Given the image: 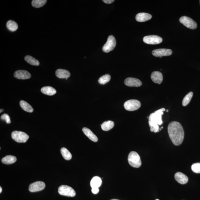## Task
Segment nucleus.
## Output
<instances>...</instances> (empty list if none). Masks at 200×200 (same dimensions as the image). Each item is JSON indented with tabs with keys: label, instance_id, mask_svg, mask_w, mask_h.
<instances>
[{
	"label": "nucleus",
	"instance_id": "nucleus-1",
	"mask_svg": "<svg viewBox=\"0 0 200 200\" xmlns=\"http://www.w3.org/2000/svg\"><path fill=\"white\" fill-rule=\"evenodd\" d=\"M168 133L171 141L176 146L182 143L184 138V132L182 126L179 122L172 121L169 124Z\"/></svg>",
	"mask_w": 200,
	"mask_h": 200
},
{
	"label": "nucleus",
	"instance_id": "nucleus-2",
	"mask_svg": "<svg viewBox=\"0 0 200 200\" xmlns=\"http://www.w3.org/2000/svg\"><path fill=\"white\" fill-rule=\"evenodd\" d=\"M165 111V109L162 108L150 114L149 118V124L151 131L154 133L159 131V125L163 123L162 116L163 115V112Z\"/></svg>",
	"mask_w": 200,
	"mask_h": 200
},
{
	"label": "nucleus",
	"instance_id": "nucleus-3",
	"mask_svg": "<svg viewBox=\"0 0 200 200\" xmlns=\"http://www.w3.org/2000/svg\"><path fill=\"white\" fill-rule=\"evenodd\" d=\"M128 161L129 164L134 168H139L141 166V158L137 152H131L129 154Z\"/></svg>",
	"mask_w": 200,
	"mask_h": 200
},
{
	"label": "nucleus",
	"instance_id": "nucleus-4",
	"mask_svg": "<svg viewBox=\"0 0 200 200\" xmlns=\"http://www.w3.org/2000/svg\"><path fill=\"white\" fill-rule=\"evenodd\" d=\"M12 138L18 143H25L28 141L29 136L24 132L14 131L12 132Z\"/></svg>",
	"mask_w": 200,
	"mask_h": 200
},
{
	"label": "nucleus",
	"instance_id": "nucleus-5",
	"mask_svg": "<svg viewBox=\"0 0 200 200\" xmlns=\"http://www.w3.org/2000/svg\"><path fill=\"white\" fill-rule=\"evenodd\" d=\"M58 191L61 195L68 197H74L76 194V192L73 189L67 185H61L58 188Z\"/></svg>",
	"mask_w": 200,
	"mask_h": 200
},
{
	"label": "nucleus",
	"instance_id": "nucleus-6",
	"mask_svg": "<svg viewBox=\"0 0 200 200\" xmlns=\"http://www.w3.org/2000/svg\"><path fill=\"white\" fill-rule=\"evenodd\" d=\"M116 45V39L114 36L110 35L109 36L106 42L103 46L102 50L103 52L108 53L114 50Z\"/></svg>",
	"mask_w": 200,
	"mask_h": 200
},
{
	"label": "nucleus",
	"instance_id": "nucleus-7",
	"mask_svg": "<svg viewBox=\"0 0 200 200\" xmlns=\"http://www.w3.org/2000/svg\"><path fill=\"white\" fill-rule=\"evenodd\" d=\"M124 106L126 110L132 111L139 109L141 106V103L137 100H130L125 103Z\"/></svg>",
	"mask_w": 200,
	"mask_h": 200
},
{
	"label": "nucleus",
	"instance_id": "nucleus-8",
	"mask_svg": "<svg viewBox=\"0 0 200 200\" xmlns=\"http://www.w3.org/2000/svg\"><path fill=\"white\" fill-rule=\"evenodd\" d=\"M180 22L187 28L194 30L197 28V24L193 20L186 16H183L180 18Z\"/></svg>",
	"mask_w": 200,
	"mask_h": 200
},
{
	"label": "nucleus",
	"instance_id": "nucleus-9",
	"mask_svg": "<svg viewBox=\"0 0 200 200\" xmlns=\"http://www.w3.org/2000/svg\"><path fill=\"white\" fill-rule=\"evenodd\" d=\"M162 38L157 35H149L145 36L143 38V41L146 44L156 45L162 42Z\"/></svg>",
	"mask_w": 200,
	"mask_h": 200
},
{
	"label": "nucleus",
	"instance_id": "nucleus-10",
	"mask_svg": "<svg viewBox=\"0 0 200 200\" xmlns=\"http://www.w3.org/2000/svg\"><path fill=\"white\" fill-rule=\"evenodd\" d=\"M45 187V184L44 182L42 181H37L30 185L29 190L32 192H38L44 190Z\"/></svg>",
	"mask_w": 200,
	"mask_h": 200
},
{
	"label": "nucleus",
	"instance_id": "nucleus-11",
	"mask_svg": "<svg viewBox=\"0 0 200 200\" xmlns=\"http://www.w3.org/2000/svg\"><path fill=\"white\" fill-rule=\"evenodd\" d=\"M172 54V51L171 50L167 49H156L153 51L152 52L153 55L155 57L170 56Z\"/></svg>",
	"mask_w": 200,
	"mask_h": 200
},
{
	"label": "nucleus",
	"instance_id": "nucleus-12",
	"mask_svg": "<svg viewBox=\"0 0 200 200\" xmlns=\"http://www.w3.org/2000/svg\"><path fill=\"white\" fill-rule=\"evenodd\" d=\"M124 83L126 86L130 87H139L142 84L140 80L133 78H126L125 80Z\"/></svg>",
	"mask_w": 200,
	"mask_h": 200
},
{
	"label": "nucleus",
	"instance_id": "nucleus-13",
	"mask_svg": "<svg viewBox=\"0 0 200 200\" xmlns=\"http://www.w3.org/2000/svg\"><path fill=\"white\" fill-rule=\"evenodd\" d=\"M14 77L19 79H28L31 78V74L26 70H18L14 74Z\"/></svg>",
	"mask_w": 200,
	"mask_h": 200
},
{
	"label": "nucleus",
	"instance_id": "nucleus-14",
	"mask_svg": "<svg viewBox=\"0 0 200 200\" xmlns=\"http://www.w3.org/2000/svg\"><path fill=\"white\" fill-rule=\"evenodd\" d=\"M174 178L176 181L181 184H186L188 181V176L181 172L176 173L174 175Z\"/></svg>",
	"mask_w": 200,
	"mask_h": 200
},
{
	"label": "nucleus",
	"instance_id": "nucleus-15",
	"mask_svg": "<svg viewBox=\"0 0 200 200\" xmlns=\"http://www.w3.org/2000/svg\"><path fill=\"white\" fill-rule=\"evenodd\" d=\"M151 78L154 82L160 84L163 81V75L161 72L154 71L152 73L151 75Z\"/></svg>",
	"mask_w": 200,
	"mask_h": 200
},
{
	"label": "nucleus",
	"instance_id": "nucleus-16",
	"mask_svg": "<svg viewBox=\"0 0 200 200\" xmlns=\"http://www.w3.org/2000/svg\"><path fill=\"white\" fill-rule=\"evenodd\" d=\"M152 17L151 14L146 13H140L136 16V21L139 22H144L150 20Z\"/></svg>",
	"mask_w": 200,
	"mask_h": 200
},
{
	"label": "nucleus",
	"instance_id": "nucleus-17",
	"mask_svg": "<svg viewBox=\"0 0 200 200\" xmlns=\"http://www.w3.org/2000/svg\"><path fill=\"white\" fill-rule=\"evenodd\" d=\"M55 74L57 77L61 79H67L70 76V73L68 70L62 69H58L56 70Z\"/></svg>",
	"mask_w": 200,
	"mask_h": 200
},
{
	"label": "nucleus",
	"instance_id": "nucleus-18",
	"mask_svg": "<svg viewBox=\"0 0 200 200\" xmlns=\"http://www.w3.org/2000/svg\"><path fill=\"white\" fill-rule=\"evenodd\" d=\"M82 131L85 135L92 141L94 142H97L98 141V138L97 136L90 129L87 128H83Z\"/></svg>",
	"mask_w": 200,
	"mask_h": 200
},
{
	"label": "nucleus",
	"instance_id": "nucleus-19",
	"mask_svg": "<svg viewBox=\"0 0 200 200\" xmlns=\"http://www.w3.org/2000/svg\"><path fill=\"white\" fill-rule=\"evenodd\" d=\"M102 183V181L101 179L99 176H94L92 178L91 180L90 185L92 188H99L101 186Z\"/></svg>",
	"mask_w": 200,
	"mask_h": 200
},
{
	"label": "nucleus",
	"instance_id": "nucleus-20",
	"mask_svg": "<svg viewBox=\"0 0 200 200\" xmlns=\"http://www.w3.org/2000/svg\"><path fill=\"white\" fill-rule=\"evenodd\" d=\"M41 92L46 95L52 96L56 93V91L54 88L50 86H45L41 89Z\"/></svg>",
	"mask_w": 200,
	"mask_h": 200
},
{
	"label": "nucleus",
	"instance_id": "nucleus-21",
	"mask_svg": "<svg viewBox=\"0 0 200 200\" xmlns=\"http://www.w3.org/2000/svg\"><path fill=\"white\" fill-rule=\"evenodd\" d=\"M17 159L15 156L12 155H8L5 156L2 159V162L4 164L10 165L15 162Z\"/></svg>",
	"mask_w": 200,
	"mask_h": 200
},
{
	"label": "nucleus",
	"instance_id": "nucleus-22",
	"mask_svg": "<svg viewBox=\"0 0 200 200\" xmlns=\"http://www.w3.org/2000/svg\"><path fill=\"white\" fill-rule=\"evenodd\" d=\"M20 106L23 110L27 112L32 113L34 111V109L31 106L24 101H21L20 102Z\"/></svg>",
	"mask_w": 200,
	"mask_h": 200
},
{
	"label": "nucleus",
	"instance_id": "nucleus-23",
	"mask_svg": "<svg viewBox=\"0 0 200 200\" xmlns=\"http://www.w3.org/2000/svg\"><path fill=\"white\" fill-rule=\"evenodd\" d=\"M114 125L113 121H105L101 125V128L103 130L107 131L111 130L114 127Z\"/></svg>",
	"mask_w": 200,
	"mask_h": 200
},
{
	"label": "nucleus",
	"instance_id": "nucleus-24",
	"mask_svg": "<svg viewBox=\"0 0 200 200\" xmlns=\"http://www.w3.org/2000/svg\"><path fill=\"white\" fill-rule=\"evenodd\" d=\"M6 27L9 30L14 32L18 30V25L15 22L10 20L6 23Z\"/></svg>",
	"mask_w": 200,
	"mask_h": 200
},
{
	"label": "nucleus",
	"instance_id": "nucleus-25",
	"mask_svg": "<svg viewBox=\"0 0 200 200\" xmlns=\"http://www.w3.org/2000/svg\"><path fill=\"white\" fill-rule=\"evenodd\" d=\"M25 60L26 62L31 65H34V66H39L40 64L38 60L30 55L25 56Z\"/></svg>",
	"mask_w": 200,
	"mask_h": 200
},
{
	"label": "nucleus",
	"instance_id": "nucleus-26",
	"mask_svg": "<svg viewBox=\"0 0 200 200\" xmlns=\"http://www.w3.org/2000/svg\"><path fill=\"white\" fill-rule=\"evenodd\" d=\"M61 152L62 155L65 160L69 161L72 159L71 154L66 148H62L61 150Z\"/></svg>",
	"mask_w": 200,
	"mask_h": 200
},
{
	"label": "nucleus",
	"instance_id": "nucleus-27",
	"mask_svg": "<svg viewBox=\"0 0 200 200\" xmlns=\"http://www.w3.org/2000/svg\"><path fill=\"white\" fill-rule=\"evenodd\" d=\"M47 1L46 0H33L32 1V4L34 8H41L44 6Z\"/></svg>",
	"mask_w": 200,
	"mask_h": 200
},
{
	"label": "nucleus",
	"instance_id": "nucleus-28",
	"mask_svg": "<svg viewBox=\"0 0 200 200\" xmlns=\"http://www.w3.org/2000/svg\"><path fill=\"white\" fill-rule=\"evenodd\" d=\"M193 95V93L192 92L189 93L185 96V97L183 100L182 104L183 106H186L190 102L191 100Z\"/></svg>",
	"mask_w": 200,
	"mask_h": 200
},
{
	"label": "nucleus",
	"instance_id": "nucleus-29",
	"mask_svg": "<svg viewBox=\"0 0 200 200\" xmlns=\"http://www.w3.org/2000/svg\"><path fill=\"white\" fill-rule=\"evenodd\" d=\"M111 76L109 74H106L102 76L98 80V82L101 85H104L109 82Z\"/></svg>",
	"mask_w": 200,
	"mask_h": 200
},
{
	"label": "nucleus",
	"instance_id": "nucleus-30",
	"mask_svg": "<svg viewBox=\"0 0 200 200\" xmlns=\"http://www.w3.org/2000/svg\"><path fill=\"white\" fill-rule=\"evenodd\" d=\"M191 169L195 173L200 174V163H194L192 165Z\"/></svg>",
	"mask_w": 200,
	"mask_h": 200
},
{
	"label": "nucleus",
	"instance_id": "nucleus-31",
	"mask_svg": "<svg viewBox=\"0 0 200 200\" xmlns=\"http://www.w3.org/2000/svg\"><path fill=\"white\" fill-rule=\"evenodd\" d=\"M1 119L6 122L7 123H10L11 121L10 116L7 114H3L1 116Z\"/></svg>",
	"mask_w": 200,
	"mask_h": 200
},
{
	"label": "nucleus",
	"instance_id": "nucleus-32",
	"mask_svg": "<svg viewBox=\"0 0 200 200\" xmlns=\"http://www.w3.org/2000/svg\"><path fill=\"white\" fill-rule=\"evenodd\" d=\"M92 192L94 194H97L99 192V188H92Z\"/></svg>",
	"mask_w": 200,
	"mask_h": 200
},
{
	"label": "nucleus",
	"instance_id": "nucleus-33",
	"mask_svg": "<svg viewBox=\"0 0 200 200\" xmlns=\"http://www.w3.org/2000/svg\"><path fill=\"white\" fill-rule=\"evenodd\" d=\"M103 1L107 4H111L114 2V0H103Z\"/></svg>",
	"mask_w": 200,
	"mask_h": 200
},
{
	"label": "nucleus",
	"instance_id": "nucleus-34",
	"mask_svg": "<svg viewBox=\"0 0 200 200\" xmlns=\"http://www.w3.org/2000/svg\"><path fill=\"white\" fill-rule=\"evenodd\" d=\"M2 191V188L1 187H0V193H1Z\"/></svg>",
	"mask_w": 200,
	"mask_h": 200
},
{
	"label": "nucleus",
	"instance_id": "nucleus-35",
	"mask_svg": "<svg viewBox=\"0 0 200 200\" xmlns=\"http://www.w3.org/2000/svg\"><path fill=\"white\" fill-rule=\"evenodd\" d=\"M3 110H3V109H1V111H0V112L1 113V112H3Z\"/></svg>",
	"mask_w": 200,
	"mask_h": 200
},
{
	"label": "nucleus",
	"instance_id": "nucleus-36",
	"mask_svg": "<svg viewBox=\"0 0 200 200\" xmlns=\"http://www.w3.org/2000/svg\"><path fill=\"white\" fill-rule=\"evenodd\" d=\"M119 200L116 199H112V200Z\"/></svg>",
	"mask_w": 200,
	"mask_h": 200
},
{
	"label": "nucleus",
	"instance_id": "nucleus-37",
	"mask_svg": "<svg viewBox=\"0 0 200 200\" xmlns=\"http://www.w3.org/2000/svg\"><path fill=\"white\" fill-rule=\"evenodd\" d=\"M162 57V56H160L159 57H160V58H161Z\"/></svg>",
	"mask_w": 200,
	"mask_h": 200
},
{
	"label": "nucleus",
	"instance_id": "nucleus-38",
	"mask_svg": "<svg viewBox=\"0 0 200 200\" xmlns=\"http://www.w3.org/2000/svg\"><path fill=\"white\" fill-rule=\"evenodd\" d=\"M166 111H167V112H168V110H167Z\"/></svg>",
	"mask_w": 200,
	"mask_h": 200
},
{
	"label": "nucleus",
	"instance_id": "nucleus-39",
	"mask_svg": "<svg viewBox=\"0 0 200 200\" xmlns=\"http://www.w3.org/2000/svg\"><path fill=\"white\" fill-rule=\"evenodd\" d=\"M159 200V199H156V200Z\"/></svg>",
	"mask_w": 200,
	"mask_h": 200
},
{
	"label": "nucleus",
	"instance_id": "nucleus-40",
	"mask_svg": "<svg viewBox=\"0 0 200 200\" xmlns=\"http://www.w3.org/2000/svg\"></svg>",
	"mask_w": 200,
	"mask_h": 200
}]
</instances>
